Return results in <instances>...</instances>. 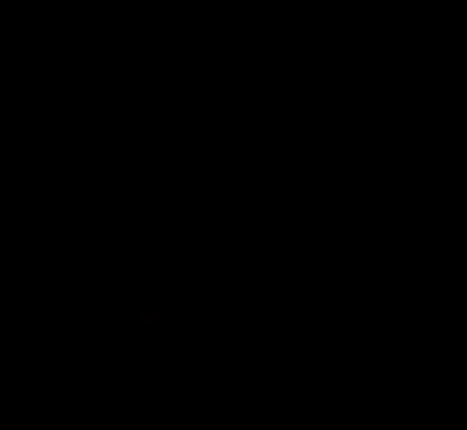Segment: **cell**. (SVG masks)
I'll return each mask as SVG.
<instances>
[]
</instances>
